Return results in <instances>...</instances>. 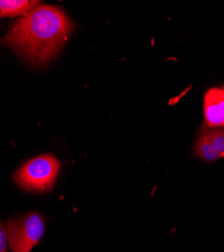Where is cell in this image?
Wrapping results in <instances>:
<instances>
[{"label":"cell","instance_id":"ba28073f","mask_svg":"<svg viewBox=\"0 0 224 252\" xmlns=\"http://www.w3.org/2000/svg\"><path fill=\"white\" fill-rule=\"evenodd\" d=\"M222 90H223V91H224V86H223V87H222Z\"/></svg>","mask_w":224,"mask_h":252},{"label":"cell","instance_id":"8992f818","mask_svg":"<svg viewBox=\"0 0 224 252\" xmlns=\"http://www.w3.org/2000/svg\"><path fill=\"white\" fill-rule=\"evenodd\" d=\"M38 1L29 0H0V17L25 16L34 7L38 6Z\"/></svg>","mask_w":224,"mask_h":252},{"label":"cell","instance_id":"7a4b0ae2","mask_svg":"<svg viewBox=\"0 0 224 252\" xmlns=\"http://www.w3.org/2000/svg\"><path fill=\"white\" fill-rule=\"evenodd\" d=\"M60 169L61 163L53 155H42L20 166L14 174V181L29 192L50 191L58 178Z\"/></svg>","mask_w":224,"mask_h":252},{"label":"cell","instance_id":"52a82bcc","mask_svg":"<svg viewBox=\"0 0 224 252\" xmlns=\"http://www.w3.org/2000/svg\"><path fill=\"white\" fill-rule=\"evenodd\" d=\"M0 252H7V231L2 222H0Z\"/></svg>","mask_w":224,"mask_h":252},{"label":"cell","instance_id":"5b68a950","mask_svg":"<svg viewBox=\"0 0 224 252\" xmlns=\"http://www.w3.org/2000/svg\"><path fill=\"white\" fill-rule=\"evenodd\" d=\"M204 124L208 129L224 128V91L209 89L204 98Z\"/></svg>","mask_w":224,"mask_h":252},{"label":"cell","instance_id":"6da1fadb","mask_svg":"<svg viewBox=\"0 0 224 252\" xmlns=\"http://www.w3.org/2000/svg\"><path fill=\"white\" fill-rule=\"evenodd\" d=\"M73 29V23L63 10L53 5H38L17 20L3 43L30 64L46 65L66 43Z\"/></svg>","mask_w":224,"mask_h":252},{"label":"cell","instance_id":"277c9868","mask_svg":"<svg viewBox=\"0 0 224 252\" xmlns=\"http://www.w3.org/2000/svg\"><path fill=\"white\" fill-rule=\"evenodd\" d=\"M195 155L207 162L224 157V128L208 129L203 132L195 145Z\"/></svg>","mask_w":224,"mask_h":252},{"label":"cell","instance_id":"3957f363","mask_svg":"<svg viewBox=\"0 0 224 252\" xmlns=\"http://www.w3.org/2000/svg\"><path fill=\"white\" fill-rule=\"evenodd\" d=\"M44 217L37 212L7 221V240L11 252H31L45 234Z\"/></svg>","mask_w":224,"mask_h":252}]
</instances>
